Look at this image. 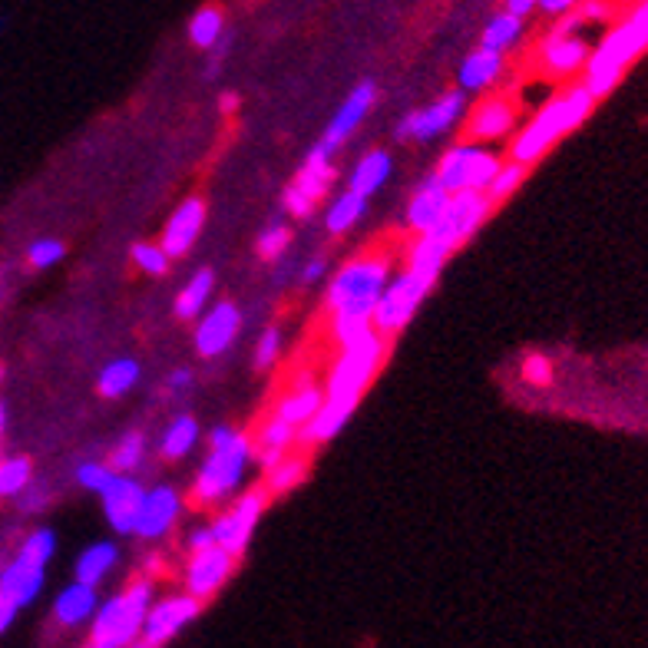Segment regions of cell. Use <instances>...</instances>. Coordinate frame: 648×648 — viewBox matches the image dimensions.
I'll use <instances>...</instances> for the list:
<instances>
[{
    "label": "cell",
    "instance_id": "obj_1",
    "mask_svg": "<svg viewBox=\"0 0 648 648\" xmlns=\"http://www.w3.org/2000/svg\"><path fill=\"white\" fill-rule=\"evenodd\" d=\"M387 344L374 328L351 338L348 344L338 348V358L328 367V377H324V404L315 414V420L298 434V447H321L331 444L334 437L348 427V420L354 417V410L361 407L367 387L377 377L384 364Z\"/></svg>",
    "mask_w": 648,
    "mask_h": 648
},
{
    "label": "cell",
    "instance_id": "obj_2",
    "mask_svg": "<svg viewBox=\"0 0 648 648\" xmlns=\"http://www.w3.org/2000/svg\"><path fill=\"white\" fill-rule=\"evenodd\" d=\"M391 275V252H361L331 275L328 288H324V308H328V331L338 348L358 338V334L371 331L374 308L387 282H391Z\"/></svg>",
    "mask_w": 648,
    "mask_h": 648
},
{
    "label": "cell",
    "instance_id": "obj_3",
    "mask_svg": "<svg viewBox=\"0 0 648 648\" xmlns=\"http://www.w3.org/2000/svg\"><path fill=\"white\" fill-rule=\"evenodd\" d=\"M255 467V447L252 434L232 427L215 424L209 430V450L199 463L196 477L189 486V500L199 510H222L225 503L235 500L242 490H248V473Z\"/></svg>",
    "mask_w": 648,
    "mask_h": 648
},
{
    "label": "cell",
    "instance_id": "obj_4",
    "mask_svg": "<svg viewBox=\"0 0 648 648\" xmlns=\"http://www.w3.org/2000/svg\"><path fill=\"white\" fill-rule=\"evenodd\" d=\"M592 110H596V100H592V93L586 90V86L582 83L569 86L566 93H559L546 106H539L533 120L513 136L506 159L520 162V166H526V169L536 166V162L543 159L559 139L586 123Z\"/></svg>",
    "mask_w": 648,
    "mask_h": 648
},
{
    "label": "cell",
    "instance_id": "obj_5",
    "mask_svg": "<svg viewBox=\"0 0 648 648\" xmlns=\"http://www.w3.org/2000/svg\"><path fill=\"white\" fill-rule=\"evenodd\" d=\"M156 602V582L153 579H133L129 586H123L116 596L100 599L90 622V648H129L149 615V606Z\"/></svg>",
    "mask_w": 648,
    "mask_h": 648
},
{
    "label": "cell",
    "instance_id": "obj_6",
    "mask_svg": "<svg viewBox=\"0 0 648 648\" xmlns=\"http://www.w3.org/2000/svg\"><path fill=\"white\" fill-rule=\"evenodd\" d=\"M648 50V37L642 34L632 20H622L619 27H612L596 50L589 53L586 70H582V86L592 93V100H602L609 96L615 86H619L622 73L629 70L632 60H639Z\"/></svg>",
    "mask_w": 648,
    "mask_h": 648
},
{
    "label": "cell",
    "instance_id": "obj_7",
    "mask_svg": "<svg viewBox=\"0 0 648 648\" xmlns=\"http://www.w3.org/2000/svg\"><path fill=\"white\" fill-rule=\"evenodd\" d=\"M437 282H430V278L410 272V268H394L391 282H387L381 301H377L374 308V321L371 328L381 334L384 341H394L397 334H401L414 315L420 311V305L427 301V295L434 291Z\"/></svg>",
    "mask_w": 648,
    "mask_h": 648
},
{
    "label": "cell",
    "instance_id": "obj_8",
    "mask_svg": "<svg viewBox=\"0 0 648 648\" xmlns=\"http://www.w3.org/2000/svg\"><path fill=\"white\" fill-rule=\"evenodd\" d=\"M268 500H272V496L265 493V486H248V490H242L235 500L225 503L222 510L209 520L215 546H222L225 553L235 556V559L245 556V549L252 546L255 529L268 510Z\"/></svg>",
    "mask_w": 648,
    "mask_h": 648
},
{
    "label": "cell",
    "instance_id": "obj_9",
    "mask_svg": "<svg viewBox=\"0 0 648 648\" xmlns=\"http://www.w3.org/2000/svg\"><path fill=\"white\" fill-rule=\"evenodd\" d=\"M503 166V156L483 143H457L437 159L434 176L450 196L457 192H486L496 169Z\"/></svg>",
    "mask_w": 648,
    "mask_h": 648
},
{
    "label": "cell",
    "instance_id": "obj_10",
    "mask_svg": "<svg viewBox=\"0 0 648 648\" xmlns=\"http://www.w3.org/2000/svg\"><path fill=\"white\" fill-rule=\"evenodd\" d=\"M490 215H493V205L483 192H457V196H450L440 222L430 232H424V239H430L453 255L460 245H467L483 229V222Z\"/></svg>",
    "mask_w": 648,
    "mask_h": 648
},
{
    "label": "cell",
    "instance_id": "obj_11",
    "mask_svg": "<svg viewBox=\"0 0 648 648\" xmlns=\"http://www.w3.org/2000/svg\"><path fill=\"white\" fill-rule=\"evenodd\" d=\"M377 103V83L374 80H361L354 90L344 96V103L334 110V116L324 126V133L315 146L308 149V156H318V159H331L338 156V149L348 143V139L358 133L361 123L367 120V113L374 110Z\"/></svg>",
    "mask_w": 648,
    "mask_h": 648
},
{
    "label": "cell",
    "instance_id": "obj_12",
    "mask_svg": "<svg viewBox=\"0 0 648 648\" xmlns=\"http://www.w3.org/2000/svg\"><path fill=\"white\" fill-rule=\"evenodd\" d=\"M182 513H186V493H182L176 483L162 480V483L146 486L133 536L139 543H162V539L179 526Z\"/></svg>",
    "mask_w": 648,
    "mask_h": 648
},
{
    "label": "cell",
    "instance_id": "obj_13",
    "mask_svg": "<svg viewBox=\"0 0 648 648\" xmlns=\"http://www.w3.org/2000/svg\"><path fill=\"white\" fill-rule=\"evenodd\" d=\"M463 116H467V96L460 90H447L444 96H437L434 103H427L424 110L407 113L401 123H397L394 136L410 139V143H430V139L447 136L453 126H457Z\"/></svg>",
    "mask_w": 648,
    "mask_h": 648
},
{
    "label": "cell",
    "instance_id": "obj_14",
    "mask_svg": "<svg viewBox=\"0 0 648 648\" xmlns=\"http://www.w3.org/2000/svg\"><path fill=\"white\" fill-rule=\"evenodd\" d=\"M334 179H338V169H334L331 159H318V156H308L301 162L298 176L288 182L285 192H282V205L291 219H311L318 212L321 199L328 196Z\"/></svg>",
    "mask_w": 648,
    "mask_h": 648
},
{
    "label": "cell",
    "instance_id": "obj_15",
    "mask_svg": "<svg viewBox=\"0 0 648 648\" xmlns=\"http://www.w3.org/2000/svg\"><path fill=\"white\" fill-rule=\"evenodd\" d=\"M245 315L235 301H212L209 308L196 318V331H192V348L202 361L219 358L239 341Z\"/></svg>",
    "mask_w": 648,
    "mask_h": 648
},
{
    "label": "cell",
    "instance_id": "obj_16",
    "mask_svg": "<svg viewBox=\"0 0 648 648\" xmlns=\"http://www.w3.org/2000/svg\"><path fill=\"white\" fill-rule=\"evenodd\" d=\"M202 602L192 599L189 592H172V596H162L149 606V615L143 622V632H139V642L149 648H166L176 635L199 619Z\"/></svg>",
    "mask_w": 648,
    "mask_h": 648
},
{
    "label": "cell",
    "instance_id": "obj_17",
    "mask_svg": "<svg viewBox=\"0 0 648 648\" xmlns=\"http://www.w3.org/2000/svg\"><path fill=\"white\" fill-rule=\"evenodd\" d=\"M235 563H239V559L225 553L222 546H209V549H199V553H189L186 566H182V592H189L192 599H199L205 606V602L219 596L225 589V582L232 579Z\"/></svg>",
    "mask_w": 648,
    "mask_h": 648
},
{
    "label": "cell",
    "instance_id": "obj_18",
    "mask_svg": "<svg viewBox=\"0 0 648 648\" xmlns=\"http://www.w3.org/2000/svg\"><path fill=\"white\" fill-rule=\"evenodd\" d=\"M143 496H146V483L139 480L136 473H116V477L106 483V490L100 493V506H103L106 526H110L116 536H133Z\"/></svg>",
    "mask_w": 648,
    "mask_h": 648
},
{
    "label": "cell",
    "instance_id": "obj_19",
    "mask_svg": "<svg viewBox=\"0 0 648 648\" xmlns=\"http://www.w3.org/2000/svg\"><path fill=\"white\" fill-rule=\"evenodd\" d=\"M202 229H205V202L199 196H189L172 209L166 229L159 235V245L166 248V255L176 262V258L192 252V245L199 242Z\"/></svg>",
    "mask_w": 648,
    "mask_h": 648
},
{
    "label": "cell",
    "instance_id": "obj_20",
    "mask_svg": "<svg viewBox=\"0 0 648 648\" xmlns=\"http://www.w3.org/2000/svg\"><path fill=\"white\" fill-rule=\"evenodd\" d=\"M516 129V110L506 96H483L467 116V136L470 143H500L513 136Z\"/></svg>",
    "mask_w": 648,
    "mask_h": 648
},
{
    "label": "cell",
    "instance_id": "obj_21",
    "mask_svg": "<svg viewBox=\"0 0 648 648\" xmlns=\"http://www.w3.org/2000/svg\"><path fill=\"white\" fill-rule=\"evenodd\" d=\"M447 202H450V192L440 186L437 176L430 172V176L417 182V189L410 192V199L404 205V229L414 235V239L430 232L440 222V215H444Z\"/></svg>",
    "mask_w": 648,
    "mask_h": 648
},
{
    "label": "cell",
    "instance_id": "obj_22",
    "mask_svg": "<svg viewBox=\"0 0 648 648\" xmlns=\"http://www.w3.org/2000/svg\"><path fill=\"white\" fill-rule=\"evenodd\" d=\"M47 589V569L34 563H24L20 556L7 559V566L0 569V596H4L14 609H30Z\"/></svg>",
    "mask_w": 648,
    "mask_h": 648
},
{
    "label": "cell",
    "instance_id": "obj_23",
    "mask_svg": "<svg viewBox=\"0 0 648 648\" xmlns=\"http://www.w3.org/2000/svg\"><path fill=\"white\" fill-rule=\"evenodd\" d=\"M96 609H100V589H93V586H83V582H67L57 596H53V622L60 625V629H90V622H93V615Z\"/></svg>",
    "mask_w": 648,
    "mask_h": 648
},
{
    "label": "cell",
    "instance_id": "obj_24",
    "mask_svg": "<svg viewBox=\"0 0 648 648\" xmlns=\"http://www.w3.org/2000/svg\"><path fill=\"white\" fill-rule=\"evenodd\" d=\"M321 404H324V387L318 381H311V377H305V381H295L282 397H278L275 417L285 420V424H291L301 434V430L315 420Z\"/></svg>",
    "mask_w": 648,
    "mask_h": 648
},
{
    "label": "cell",
    "instance_id": "obj_25",
    "mask_svg": "<svg viewBox=\"0 0 648 648\" xmlns=\"http://www.w3.org/2000/svg\"><path fill=\"white\" fill-rule=\"evenodd\" d=\"M589 53H592L589 43L579 34H556L553 30L543 47H539V60H543V67L553 77H572V73L586 70Z\"/></svg>",
    "mask_w": 648,
    "mask_h": 648
},
{
    "label": "cell",
    "instance_id": "obj_26",
    "mask_svg": "<svg viewBox=\"0 0 648 648\" xmlns=\"http://www.w3.org/2000/svg\"><path fill=\"white\" fill-rule=\"evenodd\" d=\"M503 70H506V57H500V53H493V50H483L477 47L473 53H467L460 63V70H457V90L463 96H470V93H486V90H493L496 80L503 77Z\"/></svg>",
    "mask_w": 648,
    "mask_h": 648
},
{
    "label": "cell",
    "instance_id": "obj_27",
    "mask_svg": "<svg viewBox=\"0 0 648 648\" xmlns=\"http://www.w3.org/2000/svg\"><path fill=\"white\" fill-rule=\"evenodd\" d=\"M391 176H394V156L387 149H367L348 172V192L361 199H371L391 182Z\"/></svg>",
    "mask_w": 648,
    "mask_h": 648
},
{
    "label": "cell",
    "instance_id": "obj_28",
    "mask_svg": "<svg viewBox=\"0 0 648 648\" xmlns=\"http://www.w3.org/2000/svg\"><path fill=\"white\" fill-rule=\"evenodd\" d=\"M116 566H120V543L116 539H96V543L80 549L77 563H73V579L100 589Z\"/></svg>",
    "mask_w": 648,
    "mask_h": 648
},
{
    "label": "cell",
    "instance_id": "obj_29",
    "mask_svg": "<svg viewBox=\"0 0 648 648\" xmlns=\"http://www.w3.org/2000/svg\"><path fill=\"white\" fill-rule=\"evenodd\" d=\"M252 447H255V463L262 470H268L275 460H282L285 453H291V450L298 447V430L272 414L262 427L255 430Z\"/></svg>",
    "mask_w": 648,
    "mask_h": 648
},
{
    "label": "cell",
    "instance_id": "obj_30",
    "mask_svg": "<svg viewBox=\"0 0 648 648\" xmlns=\"http://www.w3.org/2000/svg\"><path fill=\"white\" fill-rule=\"evenodd\" d=\"M199 440H202L199 420L192 414H176L166 427H162V434L156 440V453L166 463H179L199 447Z\"/></svg>",
    "mask_w": 648,
    "mask_h": 648
},
{
    "label": "cell",
    "instance_id": "obj_31",
    "mask_svg": "<svg viewBox=\"0 0 648 648\" xmlns=\"http://www.w3.org/2000/svg\"><path fill=\"white\" fill-rule=\"evenodd\" d=\"M139 377H143V364L136 358H113L96 374V391H100L103 401H123L126 394L136 391Z\"/></svg>",
    "mask_w": 648,
    "mask_h": 648
},
{
    "label": "cell",
    "instance_id": "obj_32",
    "mask_svg": "<svg viewBox=\"0 0 648 648\" xmlns=\"http://www.w3.org/2000/svg\"><path fill=\"white\" fill-rule=\"evenodd\" d=\"M212 295H215V272L212 268H199V272L179 288L176 301H172V311H176L179 321H196L202 311L212 305Z\"/></svg>",
    "mask_w": 648,
    "mask_h": 648
},
{
    "label": "cell",
    "instance_id": "obj_33",
    "mask_svg": "<svg viewBox=\"0 0 648 648\" xmlns=\"http://www.w3.org/2000/svg\"><path fill=\"white\" fill-rule=\"evenodd\" d=\"M308 477V457H305V450H291L285 453L282 460H275L272 467L265 470V493L268 496H282V493H291L295 486H301Z\"/></svg>",
    "mask_w": 648,
    "mask_h": 648
},
{
    "label": "cell",
    "instance_id": "obj_34",
    "mask_svg": "<svg viewBox=\"0 0 648 648\" xmlns=\"http://www.w3.org/2000/svg\"><path fill=\"white\" fill-rule=\"evenodd\" d=\"M364 212H367V199L344 189L341 196H334L328 202V209H324V232L334 235V239H341V235H348L351 229H358Z\"/></svg>",
    "mask_w": 648,
    "mask_h": 648
},
{
    "label": "cell",
    "instance_id": "obj_35",
    "mask_svg": "<svg viewBox=\"0 0 648 648\" xmlns=\"http://www.w3.org/2000/svg\"><path fill=\"white\" fill-rule=\"evenodd\" d=\"M520 37H523V20L513 17V14H506V10H500V14L490 17V24L483 27L480 47L500 53V57H503L506 50H513L516 43H520Z\"/></svg>",
    "mask_w": 648,
    "mask_h": 648
},
{
    "label": "cell",
    "instance_id": "obj_36",
    "mask_svg": "<svg viewBox=\"0 0 648 648\" xmlns=\"http://www.w3.org/2000/svg\"><path fill=\"white\" fill-rule=\"evenodd\" d=\"M222 37H225V17L215 4H205L189 17V43L192 47L212 50V47H219Z\"/></svg>",
    "mask_w": 648,
    "mask_h": 648
},
{
    "label": "cell",
    "instance_id": "obj_37",
    "mask_svg": "<svg viewBox=\"0 0 648 648\" xmlns=\"http://www.w3.org/2000/svg\"><path fill=\"white\" fill-rule=\"evenodd\" d=\"M34 480L37 477H34V460L30 457H24V453L0 457V500H17Z\"/></svg>",
    "mask_w": 648,
    "mask_h": 648
},
{
    "label": "cell",
    "instance_id": "obj_38",
    "mask_svg": "<svg viewBox=\"0 0 648 648\" xmlns=\"http://www.w3.org/2000/svg\"><path fill=\"white\" fill-rule=\"evenodd\" d=\"M14 556H20L24 563H34L40 569H47L53 563V556H57V529L34 526L24 539H20V546H17Z\"/></svg>",
    "mask_w": 648,
    "mask_h": 648
},
{
    "label": "cell",
    "instance_id": "obj_39",
    "mask_svg": "<svg viewBox=\"0 0 648 648\" xmlns=\"http://www.w3.org/2000/svg\"><path fill=\"white\" fill-rule=\"evenodd\" d=\"M146 450H149V440H146L143 430H129V434L116 440V447H113L106 463H110L116 473H136L139 467H143Z\"/></svg>",
    "mask_w": 648,
    "mask_h": 648
},
{
    "label": "cell",
    "instance_id": "obj_40",
    "mask_svg": "<svg viewBox=\"0 0 648 648\" xmlns=\"http://www.w3.org/2000/svg\"><path fill=\"white\" fill-rule=\"evenodd\" d=\"M526 176H529V169H526V166H520V162L503 159V166L496 169V176H493L490 186H486L483 196L490 199V205L496 209V205H503L506 199H510V196H516V192H520V186L526 182Z\"/></svg>",
    "mask_w": 648,
    "mask_h": 648
},
{
    "label": "cell",
    "instance_id": "obj_41",
    "mask_svg": "<svg viewBox=\"0 0 648 648\" xmlns=\"http://www.w3.org/2000/svg\"><path fill=\"white\" fill-rule=\"evenodd\" d=\"M129 258H133V265L139 268V275H149V278L169 275V268H172V258L166 255V248L159 242H136L129 248Z\"/></svg>",
    "mask_w": 648,
    "mask_h": 648
},
{
    "label": "cell",
    "instance_id": "obj_42",
    "mask_svg": "<svg viewBox=\"0 0 648 648\" xmlns=\"http://www.w3.org/2000/svg\"><path fill=\"white\" fill-rule=\"evenodd\" d=\"M288 248H291V229L285 222L265 225V229L258 232V239H255V252H258L262 262H282V258L288 255Z\"/></svg>",
    "mask_w": 648,
    "mask_h": 648
},
{
    "label": "cell",
    "instance_id": "obj_43",
    "mask_svg": "<svg viewBox=\"0 0 648 648\" xmlns=\"http://www.w3.org/2000/svg\"><path fill=\"white\" fill-rule=\"evenodd\" d=\"M113 477H116V470L106 460H80L77 470H73V483H77L83 493H96V496L106 490V483Z\"/></svg>",
    "mask_w": 648,
    "mask_h": 648
},
{
    "label": "cell",
    "instance_id": "obj_44",
    "mask_svg": "<svg viewBox=\"0 0 648 648\" xmlns=\"http://www.w3.org/2000/svg\"><path fill=\"white\" fill-rule=\"evenodd\" d=\"M282 348H285V334L282 328H265L262 334H258V341H255V354H252V364H255V371H272L275 361L282 358Z\"/></svg>",
    "mask_w": 648,
    "mask_h": 648
},
{
    "label": "cell",
    "instance_id": "obj_45",
    "mask_svg": "<svg viewBox=\"0 0 648 648\" xmlns=\"http://www.w3.org/2000/svg\"><path fill=\"white\" fill-rule=\"evenodd\" d=\"M63 258H67V245H63L60 239H37L27 248V262L34 265L37 272H47V268L60 265Z\"/></svg>",
    "mask_w": 648,
    "mask_h": 648
},
{
    "label": "cell",
    "instance_id": "obj_46",
    "mask_svg": "<svg viewBox=\"0 0 648 648\" xmlns=\"http://www.w3.org/2000/svg\"><path fill=\"white\" fill-rule=\"evenodd\" d=\"M50 500H53V493H50L43 483H37V480H34V483L27 486L24 493L17 496L14 503L20 506V513H30V516H34V513H43V510H47Z\"/></svg>",
    "mask_w": 648,
    "mask_h": 648
},
{
    "label": "cell",
    "instance_id": "obj_47",
    "mask_svg": "<svg viewBox=\"0 0 648 648\" xmlns=\"http://www.w3.org/2000/svg\"><path fill=\"white\" fill-rule=\"evenodd\" d=\"M523 377H526L529 384H539V387H543V384L553 381V364H549V361L543 358V354H529L526 364H523Z\"/></svg>",
    "mask_w": 648,
    "mask_h": 648
},
{
    "label": "cell",
    "instance_id": "obj_48",
    "mask_svg": "<svg viewBox=\"0 0 648 648\" xmlns=\"http://www.w3.org/2000/svg\"><path fill=\"white\" fill-rule=\"evenodd\" d=\"M192 384H196V377H192V367H176L169 377H166V391L172 397H182L192 391Z\"/></svg>",
    "mask_w": 648,
    "mask_h": 648
},
{
    "label": "cell",
    "instance_id": "obj_49",
    "mask_svg": "<svg viewBox=\"0 0 648 648\" xmlns=\"http://www.w3.org/2000/svg\"><path fill=\"white\" fill-rule=\"evenodd\" d=\"M209 546H215L209 523H196L186 533V549H189V553H199V549H209Z\"/></svg>",
    "mask_w": 648,
    "mask_h": 648
},
{
    "label": "cell",
    "instance_id": "obj_50",
    "mask_svg": "<svg viewBox=\"0 0 648 648\" xmlns=\"http://www.w3.org/2000/svg\"><path fill=\"white\" fill-rule=\"evenodd\" d=\"M328 272H331L328 258L315 255L305 268H301V282H305V285H318V282H324V278H328Z\"/></svg>",
    "mask_w": 648,
    "mask_h": 648
},
{
    "label": "cell",
    "instance_id": "obj_51",
    "mask_svg": "<svg viewBox=\"0 0 648 648\" xmlns=\"http://www.w3.org/2000/svg\"><path fill=\"white\" fill-rule=\"evenodd\" d=\"M546 17H566L579 7V0H539L536 4Z\"/></svg>",
    "mask_w": 648,
    "mask_h": 648
},
{
    "label": "cell",
    "instance_id": "obj_52",
    "mask_svg": "<svg viewBox=\"0 0 648 648\" xmlns=\"http://www.w3.org/2000/svg\"><path fill=\"white\" fill-rule=\"evenodd\" d=\"M536 4H539V0H503V10H506V14L526 20L536 10Z\"/></svg>",
    "mask_w": 648,
    "mask_h": 648
},
{
    "label": "cell",
    "instance_id": "obj_53",
    "mask_svg": "<svg viewBox=\"0 0 648 648\" xmlns=\"http://www.w3.org/2000/svg\"><path fill=\"white\" fill-rule=\"evenodd\" d=\"M17 615H20V609H14L4 596H0V639H4V635L10 632V625L17 622Z\"/></svg>",
    "mask_w": 648,
    "mask_h": 648
},
{
    "label": "cell",
    "instance_id": "obj_54",
    "mask_svg": "<svg viewBox=\"0 0 648 648\" xmlns=\"http://www.w3.org/2000/svg\"><path fill=\"white\" fill-rule=\"evenodd\" d=\"M629 20H632V24H635V27H639V30H642V34L648 37V0H642V4H639V7H635V10H632V17H629Z\"/></svg>",
    "mask_w": 648,
    "mask_h": 648
},
{
    "label": "cell",
    "instance_id": "obj_55",
    "mask_svg": "<svg viewBox=\"0 0 648 648\" xmlns=\"http://www.w3.org/2000/svg\"><path fill=\"white\" fill-rule=\"evenodd\" d=\"M239 103H242L239 93H222V96H219V110H222V113H235V110H239Z\"/></svg>",
    "mask_w": 648,
    "mask_h": 648
},
{
    "label": "cell",
    "instance_id": "obj_56",
    "mask_svg": "<svg viewBox=\"0 0 648 648\" xmlns=\"http://www.w3.org/2000/svg\"><path fill=\"white\" fill-rule=\"evenodd\" d=\"M4 427H7V410H4V404H0V434H4Z\"/></svg>",
    "mask_w": 648,
    "mask_h": 648
},
{
    "label": "cell",
    "instance_id": "obj_57",
    "mask_svg": "<svg viewBox=\"0 0 648 648\" xmlns=\"http://www.w3.org/2000/svg\"><path fill=\"white\" fill-rule=\"evenodd\" d=\"M0 384H4V367H0Z\"/></svg>",
    "mask_w": 648,
    "mask_h": 648
},
{
    "label": "cell",
    "instance_id": "obj_58",
    "mask_svg": "<svg viewBox=\"0 0 648 648\" xmlns=\"http://www.w3.org/2000/svg\"><path fill=\"white\" fill-rule=\"evenodd\" d=\"M83 648H90V645H83Z\"/></svg>",
    "mask_w": 648,
    "mask_h": 648
}]
</instances>
